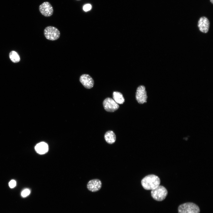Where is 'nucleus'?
Here are the masks:
<instances>
[{
    "label": "nucleus",
    "mask_w": 213,
    "mask_h": 213,
    "mask_svg": "<svg viewBox=\"0 0 213 213\" xmlns=\"http://www.w3.org/2000/svg\"><path fill=\"white\" fill-rule=\"evenodd\" d=\"M16 181L13 180H11L9 183V186L11 188H13L15 187L16 185Z\"/></svg>",
    "instance_id": "nucleus-16"
},
{
    "label": "nucleus",
    "mask_w": 213,
    "mask_h": 213,
    "mask_svg": "<svg viewBox=\"0 0 213 213\" xmlns=\"http://www.w3.org/2000/svg\"><path fill=\"white\" fill-rule=\"evenodd\" d=\"M91 8V4H89L85 5L83 7V9L85 11H87L90 10Z\"/></svg>",
    "instance_id": "nucleus-17"
},
{
    "label": "nucleus",
    "mask_w": 213,
    "mask_h": 213,
    "mask_svg": "<svg viewBox=\"0 0 213 213\" xmlns=\"http://www.w3.org/2000/svg\"><path fill=\"white\" fill-rule=\"evenodd\" d=\"M178 213H200L198 205L192 202H187L180 205L178 208Z\"/></svg>",
    "instance_id": "nucleus-3"
},
{
    "label": "nucleus",
    "mask_w": 213,
    "mask_h": 213,
    "mask_svg": "<svg viewBox=\"0 0 213 213\" xmlns=\"http://www.w3.org/2000/svg\"><path fill=\"white\" fill-rule=\"evenodd\" d=\"M79 80L84 87L87 89L91 88L94 85V80L88 74H84L81 75L80 76Z\"/></svg>",
    "instance_id": "nucleus-8"
},
{
    "label": "nucleus",
    "mask_w": 213,
    "mask_h": 213,
    "mask_svg": "<svg viewBox=\"0 0 213 213\" xmlns=\"http://www.w3.org/2000/svg\"><path fill=\"white\" fill-rule=\"evenodd\" d=\"M209 22L208 18L205 17H202L198 21V26L201 32L206 33L209 30Z\"/></svg>",
    "instance_id": "nucleus-10"
},
{
    "label": "nucleus",
    "mask_w": 213,
    "mask_h": 213,
    "mask_svg": "<svg viewBox=\"0 0 213 213\" xmlns=\"http://www.w3.org/2000/svg\"><path fill=\"white\" fill-rule=\"evenodd\" d=\"M104 137L106 142L109 144L114 143L116 141L115 134L112 130L107 131L104 135Z\"/></svg>",
    "instance_id": "nucleus-12"
},
{
    "label": "nucleus",
    "mask_w": 213,
    "mask_h": 213,
    "mask_svg": "<svg viewBox=\"0 0 213 213\" xmlns=\"http://www.w3.org/2000/svg\"><path fill=\"white\" fill-rule=\"evenodd\" d=\"M44 35L45 38L50 41H55L59 38L60 33L55 27L49 26L46 27L44 30Z\"/></svg>",
    "instance_id": "nucleus-4"
},
{
    "label": "nucleus",
    "mask_w": 213,
    "mask_h": 213,
    "mask_svg": "<svg viewBox=\"0 0 213 213\" xmlns=\"http://www.w3.org/2000/svg\"><path fill=\"white\" fill-rule=\"evenodd\" d=\"M114 100L117 104H123L125 101V99L122 94L117 91H114L113 93Z\"/></svg>",
    "instance_id": "nucleus-13"
},
{
    "label": "nucleus",
    "mask_w": 213,
    "mask_h": 213,
    "mask_svg": "<svg viewBox=\"0 0 213 213\" xmlns=\"http://www.w3.org/2000/svg\"><path fill=\"white\" fill-rule=\"evenodd\" d=\"M40 12L43 15L46 17L51 16L54 12L53 8L51 4L48 2H44L39 6Z\"/></svg>",
    "instance_id": "nucleus-7"
},
{
    "label": "nucleus",
    "mask_w": 213,
    "mask_h": 213,
    "mask_svg": "<svg viewBox=\"0 0 213 213\" xmlns=\"http://www.w3.org/2000/svg\"><path fill=\"white\" fill-rule=\"evenodd\" d=\"M30 193V191L29 189H26L22 191L21 195L22 197H25L29 195Z\"/></svg>",
    "instance_id": "nucleus-15"
},
{
    "label": "nucleus",
    "mask_w": 213,
    "mask_h": 213,
    "mask_svg": "<svg viewBox=\"0 0 213 213\" xmlns=\"http://www.w3.org/2000/svg\"><path fill=\"white\" fill-rule=\"evenodd\" d=\"M160 183L159 178L153 174L146 176L141 180L142 186L146 190H152L159 185Z\"/></svg>",
    "instance_id": "nucleus-1"
},
{
    "label": "nucleus",
    "mask_w": 213,
    "mask_h": 213,
    "mask_svg": "<svg viewBox=\"0 0 213 213\" xmlns=\"http://www.w3.org/2000/svg\"><path fill=\"white\" fill-rule=\"evenodd\" d=\"M102 187V182L99 179H95L91 180L88 182L87 187L88 190L95 192L99 190Z\"/></svg>",
    "instance_id": "nucleus-9"
},
{
    "label": "nucleus",
    "mask_w": 213,
    "mask_h": 213,
    "mask_svg": "<svg viewBox=\"0 0 213 213\" xmlns=\"http://www.w3.org/2000/svg\"><path fill=\"white\" fill-rule=\"evenodd\" d=\"M136 99L140 104L147 102V96L145 87L143 85L139 86L137 88L135 95Z\"/></svg>",
    "instance_id": "nucleus-5"
},
{
    "label": "nucleus",
    "mask_w": 213,
    "mask_h": 213,
    "mask_svg": "<svg viewBox=\"0 0 213 213\" xmlns=\"http://www.w3.org/2000/svg\"><path fill=\"white\" fill-rule=\"evenodd\" d=\"M35 149L38 153L41 154H44L48 151V145L44 142H41L36 145Z\"/></svg>",
    "instance_id": "nucleus-11"
},
{
    "label": "nucleus",
    "mask_w": 213,
    "mask_h": 213,
    "mask_svg": "<svg viewBox=\"0 0 213 213\" xmlns=\"http://www.w3.org/2000/svg\"><path fill=\"white\" fill-rule=\"evenodd\" d=\"M168 191L166 188L163 186L159 185L154 189L151 190V196L156 201H162L166 198Z\"/></svg>",
    "instance_id": "nucleus-2"
},
{
    "label": "nucleus",
    "mask_w": 213,
    "mask_h": 213,
    "mask_svg": "<svg viewBox=\"0 0 213 213\" xmlns=\"http://www.w3.org/2000/svg\"><path fill=\"white\" fill-rule=\"evenodd\" d=\"M103 105L104 109L107 112H113L117 110L119 105L115 101L110 98H107L103 102Z\"/></svg>",
    "instance_id": "nucleus-6"
},
{
    "label": "nucleus",
    "mask_w": 213,
    "mask_h": 213,
    "mask_svg": "<svg viewBox=\"0 0 213 213\" xmlns=\"http://www.w3.org/2000/svg\"><path fill=\"white\" fill-rule=\"evenodd\" d=\"M210 1H211V2L213 4V0H210Z\"/></svg>",
    "instance_id": "nucleus-18"
},
{
    "label": "nucleus",
    "mask_w": 213,
    "mask_h": 213,
    "mask_svg": "<svg viewBox=\"0 0 213 213\" xmlns=\"http://www.w3.org/2000/svg\"><path fill=\"white\" fill-rule=\"evenodd\" d=\"M9 57L11 60L14 63H17L20 60L19 55L15 51H11L9 54Z\"/></svg>",
    "instance_id": "nucleus-14"
}]
</instances>
